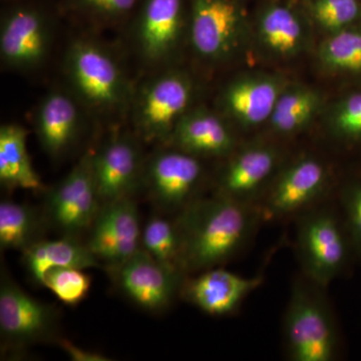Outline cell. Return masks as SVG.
<instances>
[{
    "label": "cell",
    "mask_w": 361,
    "mask_h": 361,
    "mask_svg": "<svg viewBox=\"0 0 361 361\" xmlns=\"http://www.w3.org/2000/svg\"><path fill=\"white\" fill-rule=\"evenodd\" d=\"M185 0H144L137 23V39L149 63H161L179 47L188 30Z\"/></svg>",
    "instance_id": "17"
},
{
    "label": "cell",
    "mask_w": 361,
    "mask_h": 361,
    "mask_svg": "<svg viewBox=\"0 0 361 361\" xmlns=\"http://www.w3.org/2000/svg\"><path fill=\"white\" fill-rule=\"evenodd\" d=\"M188 8L190 42L201 59L222 63L240 51L248 25L239 0H190Z\"/></svg>",
    "instance_id": "5"
},
{
    "label": "cell",
    "mask_w": 361,
    "mask_h": 361,
    "mask_svg": "<svg viewBox=\"0 0 361 361\" xmlns=\"http://www.w3.org/2000/svg\"><path fill=\"white\" fill-rule=\"evenodd\" d=\"M287 85L283 78L272 73H244L226 85L221 103L233 122L253 129L268 123Z\"/></svg>",
    "instance_id": "15"
},
{
    "label": "cell",
    "mask_w": 361,
    "mask_h": 361,
    "mask_svg": "<svg viewBox=\"0 0 361 361\" xmlns=\"http://www.w3.org/2000/svg\"><path fill=\"white\" fill-rule=\"evenodd\" d=\"M59 346L68 353L71 360L77 361H104L109 360L106 356L99 355V353H92V351L85 350V349L78 348L75 344L71 343V341H63L59 338Z\"/></svg>",
    "instance_id": "33"
},
{
    "label": "cell",
    "mask_w": 361,
    "mask_h": 361,
    "mask_svg": "<svg viewBox=\"0 0 361 361\" xmlns=\"http://www.w3.org/2000/svg\"><path fill=\"white\" fill-rule=\"evenodd\" d=\"M139 0H71L80 13L99 20H116L129 14Z\"/></svg>",
    "instance_id": "32"
},
{
    "label": "cell",
    "mask_w": 361,
    "mask_h": 361,
    "mask_svg": "<svg viewBox=\"0 0 361 361\" xmlns=\"http://www.w3.org/2000/svg\"><path fill=\"white\" fill-rule=\"evenodd\" d=\"M281 154L266 142L236 149L218 180L215 195L230 200L258 206L279 172Z\"/></svg>",
    "instance_id": "11"
},
{
    "label": "cell",
    "mask_w": 361,
    "mask_h": 361,
    "mask_svg": "<svg viewBox=\"0 0 361 361\" xmlns=\"http://www.w3.org/2000/svg\"><path fill=\"white\" fill-rule=\"evenodd\" d=\"M262 219L258 206L214 195L197 199L178 213L182 233V268L193 274L224 264L236 256Z\"/></svg>",
    "instance_id": "1"
},
{
    "label": "cell",
    "mask_w": 361,
    "mask_h": 361,
    "mask_svg": "<svg viewBox=\"0 0 361 361\" xmlns=\"http://www.w3.org/2000/svg\"><path fill=\"white\" fill-rule=\"evenodd\" d=\"M142 248L161 264L185 273L182 268V233L177 217L168 219L155 215L149 218L142 228Z\"/></svg>",
    "instance_id": "27"
},
{
    "label": "cell",
    "mask_w": 361,
    "mask_h": 361,
    "mask_svg": "<svg viewBox=\"0 0 361 361\" xmlns=\"http://www.w3.org/2000/svg\"><path fill=\"white\" fill-rule=\"evenodd\" d=\"M66 68L78 97L97 110H111L123 103L127 82L113 56L87 40H77L66 56Z\"/></svg>",
    "instance_id": "7"
},
{
    "label": "cell",
    "mask_w": 361,
    "mask_h": 361,
    "mask_svg": "<svg viewBox=\"0 0 361 361\" xmlns=\"http://www.w3.org/2000/svg\"><path fill=\"white\" fill-rule=\"evenodd\" d=\"M187 275L180 295L195 307L211 316L235 312L242 302L263 283L262 275L247 278L218 267Z\"/></svg>",
    "instance_id": "16"
},
{
    "label": "cell",
    "mask_w": 361,
    "mask_h": 361,
    "mask_svg": "<svg viewBox=\"0 0 361 361\" xmlns=\"http://www.w3.org/2000/svg\"><path fill=\"white\" fill-rule=\"evenodd\" d=\"M329 134L348 146H361V89L348 92L330 108Z\"/></svg>",
    "instance_id": "29"
},
{
    "label": "cell",
    "mask_w": 361,
    "mask_h": 361,
    "mask_svg": "<svg viewBox=\"0 0 361 361\" xmlns=\"http://www.w3.org/2000/svg\"><path fill=\"white\" fill-rule=\"evenodd\" d=\"M323 99L317 90L303 85H287L278 99L268 126L278 137L302 132L322 111Z\"/></svg>",
    "instance_id": "23"
},
{
    "label": "cell",
    "mask_w": 361,
    "mask_h": 361,
    "mask_svg": "<svg viewBox=\"0 0 361 361\" xmlns=\"http://www.w3.org/2000/svg\"><path fill=\"white\" fill-rule=\"evenodd\" d=\"M27 132L16 123H7L0 129V180L11 189L44 190L42 180L32 167L26 147Z\"/></svg>",
    "instance_id": "24"
},
{
    "label": "cell",
    "mask_w": 361,
    "mask_h": 361,
    "mask_svg": "<svg viewBox=\"0 0 361 361\" xmlns=\"http://www.w3.org/2000/svg\"><path fill=\"white\" fill-rule=\"evenodd\" d=\"M139 211L132 197L102 203L87 230L85 244L108 269L122 264L142 248Z\"/></svg>",
    "instance_id": "13"
},
{
    "label": "cell",
    "mask_w": 361,
    "mask_h": 361,
    "mask_svg": "<svg viewBox=\"0 0 361 361\" xmlns=\"http://www.w3.org/2000/svg\"><path fill=\"white\" fill-rule=\"evenodd\" d=\"M45 221L33 207L18 202L4 200L0 203V247L1 250H20L42 238Z\"/></svg>",
    "instance_id": "25"
},
{
    "label": "cell",
    "mask_w": 361,
    "mask_h": 361,
    "mask_svg": "<svg viewBox=\"0 0 361 361\" xmlns=\"http://www.w3.org/2000/svg\"><path fill=\"white\" fill-rule=\"evenodd\" d=\"M84 269L58 268L45 275L44 286L49 288L61 302L75 305L84 300L90 287V278Z\"/></svg>",
    "instance_id": "30"
},
{
    "label": "cell",
    "mask_w": 361,
    "mask_h": 361,
    "mask_svg": "<svg viewBox=\"0 0 361 361\" xmlns=\"http://www.w3.org/2000/svg\"><path fill=\"white\" fill-rule=\"evenodd\" d=\"M322 287L296 282L284 317L287 355L294 361H331L339 348L338 332Z\"/></svg>",
    "instance_id": "2"
},
{
    "label": "cell",
    "mask_w": 361,
    "mask_h": 361,
    "mask_svg": "<svg viewBox=\"0 0 361 361\" xmlns=\"http://www.w3.org/2000/svg\"><path fill=\"white\" fill-rule=\"evenodd\" d=\"M80 114L73 99L63 92H51L39 104L35 130L40 146L52 158L65 154L77 137Z\"/></svg>",
    "instance_id": "21"
},
{
    "label": "cell",
    "mask_w": 361,
    "mask_h": 361,
    "mask_svg": "<svg viewBox=\"0 0 361 361\" xmlns=\"http://www.w3.org/2000/svg\"><path fill=\"white\" fill-rule=\"evenodd\" d=\"M296 247L306 278L322 288L346 269L355 252L343 217L314 207L299 215Z\"/></svg>",
    "instance_id": "3"
},
{
    "label": "cell",
    "mask_w": 361,
    "mask_h": 361,
    "mask_svg": "<svg viewBox=\"0 0 361 361\" xmlns=\"http://www.w3.org/2000/svg\"><path fill=\"white\" fill-rule=\"evenodd\" d=\"M92 169L102 203L132 196L144 176L139 144L129 135H115L92 153Z\"/></svg>",
    "instance_id": "14"
},
{
    "label": "cell",
    "mask_w": 361,
    "mask_h": 361,
    "mask_svg": "<svg viewBox=\"0 0 361 361\" xmlns=\"http://www.w3.org/2000/svg\"><path fill=\"white\" fill-rule=\"evenodd\" d=\"M167 144L198 158L229 157L237 149L225 121L206 109H191L185 114Z\"/></svg>",
    "instance_id": "20"
},
{
    "label": "cell",
    "mask_w": 361,
    "mask_h": 361,
    "mask_svg": "<svg viewBox=\"0 0 361 361\" xmlns=\"http://www.w3.org/2000/svg\"><path fill=\"white\" fill-rule=\"evenodd\" d=\"M193 96V82L180 71L161 73L145 85L135 106L142 139L168 142L182 116L191 110Z\"/></svg>",
    "instance_id": "8"
},
{
    "label": "cell",
    "mask_w": 361,
    "mask_h": 361,
    "mask_svg": "<svg viewBox=\"0 0 361 361\" xmlns=\"http://www.w3.org/2000/svg\"><path fill=\"white\" fill-rule=\"evenodd\" d=\"M311 25L329 35L361 25V0H303Z\"/></svg>",
    "instance_id": "28"
},
{
    "label": "cell",
    "mask_w": 361,
    "mask_h": 361,
    "mask_svg": "<svg viewBox=\"0 0 361 361\" xmlns=\"http://www.w3.org/2000/svg\"><path fill=\"white\" fill-rule=\"evenodd\" d=\"M203 178L200 158L172 147L149 159L142 180L158 208L180 213L199 199L197 195Z\"/></svg>",
    "instance_id": "10"
},
{
    "label": "cell",
    "mask_w": 361,
    "mask_h": 361,
    "mask_svg": "<svg viewBox=\"0 0 361 361\" xmlns=\"http://www.w3.org/2000/svg\"><path fill=\"white\" fill-rule=\"evenodd\" d=\"M317 59L325 71L361 78V25L326 35L318 47Z\"/></svg>",
    "instance_id": "26"
},
{
    "label": "cell",
    "mask_w": 361,
    "mask_h": 361,
    "mask_svg": "<svg viewBox=\"0 0 361 361\" xmlns=\"http://www.w3.org/2000/svg\"><path fill=\"white\" fill-rule=\"evenodd\" d=\"M342 217L355 246L361 256V178L348 180L339 193Z\"/></svg>",
    "instance_id": "31"
},
{
    "label": "cell",
    "mask_w": 361,
    "mask_h": 361,
    "mask_svg": "<svg viewBox=\"0 0 361 361\" xmlns=\"http://www.w3.org/2000/svg\"><path fill=\"white\" fill-rule=\"evenodd\" d=\"M101 205L92 169V154L87 153L47 192L44 215L47 223L63 236L80 238L90 229Z\"/></svg>",
    "instance_id": "9"
},
{
    "label": "cell",
    "mask_w": 361,
    "mask_h": 361,
    "mask_svg": "<svg viewBox=\"0 0 361 361\" xmlns=\"http://www.w3.org/2000/svg\"><path fill=\"white\" fill-rule=\"evenodd\" d=\"M109 271L132 302L151 312L167 310L180 295L187 276L182 271L161 264L142 248Z\"/></svg>",
    "instance_id": "12"
},
{
    "label": "cell",
    "mask_w": 361,
    "mask_h": 361,
    "mask_svg": "<svg viewBox=\"0 0 361 361\" xmlns=\"http://www.w3.org/2000/svg\"><path fill=\"white\" fill-rule=\"evenodd\" d=\"M49 47V25L42 11L21 6L6 14L0 30V54L6 66L35 68L44 61Z\"/></svg>",
    "instance_id": "18"
},
{
    "label": "cell",
    "mask_w": 361,
    "mask_h": 361,
    "mask_svg": "<svg viewBox=\"0 0 361 361\" xmlns=\"http://www.w3.org/2000/svg\"><path fill=\"white\" fill-rule=\"evenodd\" d=\"M311 25L305 11L289 2L271 1L256 18V39L270 58H295L310 44Z\"/></svg>",
    "instance_id": "19"
},
{
    "label": "cell",
    "mask_w": 361,
    "mask_h": 361,
    "mask_svg": "<svg viewBox=\"0 0 361 361\" xmlns=\"http://www.w3.org/2000/svg\"><path fill=\"white\" fill-rule=\"evenodd\" d=\"M331 182L329 166L314 155H303L280 169L259 203L267 220L300 215L326 194Z\"/></svg>",
    "instance_id": "6"
},
{
    "label": "cell",
    "mask_w": 361,
    "mask_h": 361,
    "mask_svg": "<svg viewBox=\"0 0 361 361\" xmlns=\"http://www.w3.org/2000/svg\"><path fill=\"white\" fill-rule=\"evenodd\" d=\"M59 325L56 308L30 295L2 268L0 278L2 349L20 351L39 342L58 341Z\"/></svg>",
    "instance_id": "4"
},
{
    "label": "cell",
    "mask_w": 361,
    "mask_h": 361,
    "mask_svg": "<svg viewBox=\"0 0 361 361\" xmlns=\"http://www.w3.org/2000/svg\"><path fill=\"white\" fill-rule=\"evenodd\" d=\"M23 261L30 278L37 285L44 284L45 275L58 268L85 270L102 265L85 242L71 236L39 240L23 252Z\"/></svg>",
    "instance_id": "22"
}]
</instances>
